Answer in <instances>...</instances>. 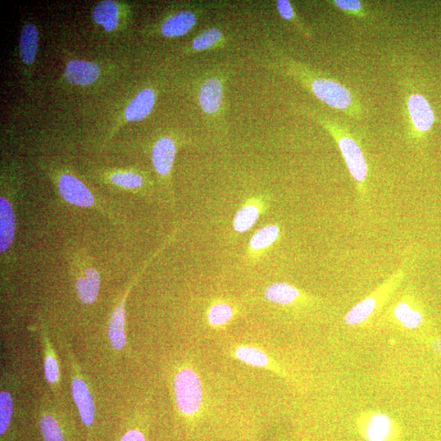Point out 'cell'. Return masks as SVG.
Returning a JSON list of instances; mask_svg holds the SVG:
<instances>
[{
    "label": "cell",
    "instance_id": "cell-1",
    "mask_svg": "<svg viewBox=\"0 0 441 441\" xmlns=\"http://www.w3.org/2000/svg\"><path fill=\"white\" fill-rule=\"evenodd\" d=\"M285 67L289 75L301 82L320 101L354 119H360L363 113L360 102L339 82L319 75L293 61L286 63Z\"/></svg>",
    "mask_w": 441,
    "mask_h": 441
},
{
    "label": "cell",
    "instance_id": "cell-2",
    "mask_svg": "<svg viewBox=\"0 0 441 441\" xmlns=\"http://www.w3.org/2000/svg\"><path fill=\"white\" fill-rule=\"evenodd\" d=\"M314 119L320 123L333 136L343 154L350 174L356 181L359 190L366 192L368 165L360 144L348 128L340 123L313 111H309Z\"/></svg>",
    "mask_w": 441,
    "mask_h": 441
},
{
    "label": "cell",
    "instance_id": "cell-3",
    "mask_svg": "<svg viewBox=\"0 0 441 441\" xmlns=\"http://www.w3.org/2000/svg\"><path fill=\"white\" fill-rule=\"evenodd\" d=\"M359 433L366 441H398L401 427L393 417L380 411L365 413L357 422Z\"/></svg>",
    "mask_w": 441,
    "mask_h": 441
},
{
    "label": "cell",
    "instance_id": "cell-4",
    "mask_svg": "<svg viewBox=\"0 0 441 441\" xmlns=\"http://www.w3.org/2000/svg\"><path fill=\"white\" fill-rule=\"evenodd\" d=\"M175 393L177 406L185 415H194L201 408L202 386L193 370L183 369L179 372L175 379Z\"/></svg>",
    "mask_w": 441,
    "mask_h": 441
},
{
    "label": "cell",
    "instance_id": "cell-5",
    "mask_svg": "<svg viewBox=\"0 0 441 441\" xmlns=\"http://www.w3.org/2000/svg\"><path fill=\"white\" fill-rule=\"evenodd\" d=\"M58 188L62 197L67 202L80 207L93 206L94 197L92 192L75 176H61L58 181Z\"/></svg>",
    "mask_w": 441,
    "mask_h": 441
},
{
    "label": "cell",
    "instance_id": "cell-6",
    "mask_svg": "<svg viewBox=\"0 0 441 441\" xmlns=\"http://www.w3.org/2000/svg\"><path fill=\"white\" fill-rule=\"evenodd\" d=\"M407 111L411 124L417 132L426 133L433 126L435 120L433 108L422 95L413 93L408 97Z\"/></svg>",
    "mask_w": 441,
    "mask_h": 441
},
{
    "label": "cell",
    "instance_id": "cell-7",
    "mask_svg": "<svg viewBox=\"0 0 441 441\" xmlns=\"http://www.w3.org/2000/svg\"><path fill=\"white\" fill-rule=\"evenodd\" d=\"M224 102V85L217 77L208 78L199 92V103L202 111L209 116L216 115Z\"/></svg>",
    "mask_w": 441,
    "mask_h": 441
},
{
    "label": "cell",
    "instance_id": "cell-8",
    "mask_svg": "<svg viewBox=\"0 0 441 441\" xmlns=\"http://www.w3.org/2000/svg\"><path fill=\"white\" fill-rule=\"evenodd\" d=\"M176 152L175 141L170 136H163L154 143L152 153V163L159 174L163 177L170 174Z\"/></svg>",
    "mask_w": 441,
    "mask_h": 441
},
{
    "label": "cell",
    "instance_id": "cell-9",
    "mask_svg": "<svg viewBox=\"0 0 441 441\" xmlns=\"http://www.w3.org/2000/svg\"><path fill=\"white\" fill-rule=\"evenodd\" d=\"M101 75V68L92 62L71 60L67 62L65 76L72 84L86 86L93 84Z\"/></svg>",
    "mask_w": 441,
    "mask_h": 441
},
{
    "label": "cell",
    "instance_id": "cell-10",
    "mask_svg": "<svg viewBox=\"0 0 441 441\" xmlns=\"http://www.w3.org/2000/svg\"><path fill=\"white\" fill-rule=\"evenodd\" d=\"M197 15L192 11L183 10L168 17L161 26V33L166 37H179L188 34L197 24Z\"/></svg>",
    "mask_w": 441,
    "mask_h": 441
},
{
    "label": "cell",
    "instance_id": "cell-11",
    "mask_svg": "<svg viewBox=\"0 0 441 441\" xmlns=\"http://www.w3.org/2000/svg\"><path fill=\"white\" fill-rule=\"evenodd\" d=\"M156 101V94L152 89L140 91L127 107L125 119L131 122L144 120L152 113Z\"/></svg>",
    "mask_w": 441,
    "mask_h": 441
},
{
    "label": "cell",
    "instance_id": "cell-12",
    "mask_svg": "<svg viewBox=\"0 0 441 441\" xmlns=\"http://www.w3.org/2000/svg\"><path fill=\"white\" fill-rule=\"evenodd\" d=\"M16 231L15 212L6 197L0 198V252L10 248Z\"/></svg>",
    "mask_w": 441,
    "mask_h": 441
},
{
    "label": "cell",
    "instance_id": "cell-13",
    "mask_svg": "<svg viewBox=\"0 0 441 441\" xmlns=\"http://www.w3.org/2000/svg\"><path fill=\"white\" fill-rule=\"evenodd\" d=\"M73 397L79 408L82 420L86 425L93 424L95 416V406L92 395L83 380L74 379L72 381Z\"/></svg>",
    "mask_w": 441,
    "mask_h": 441
},
{
    "label": "cell",
    "instance_id": "cell-14",
    "mask_svg": "<svg viewBox=\"0 0 441 441\" xmlns=\"http://www.w3.org/2000/svg\"><path fill=\"white\" fill-rule=\"evenodd\" d=\"M101 279L97 270L90 268L85 271V277H80L76 281L77 294L85 304H92L96 301L99 293Z\"/></svg>",
    "mask_w": 441,
    "mask_h": 441
},
{
    "label": "cell",
    "instance_id": "cell-15",
    "mask_svg": "<svg viewBox=\"0 0 441 441\" xmlns=\"http://www.w3.org/2000/svg\"><path fill=\"white\" fill-rule=\"evenodd\" d=\"M39 31L33 24H27L21 30L20 56L26 65L33 64L38 51Z\"/></svg>",
    "mask_w": 441,
    "mask_h": 441
},
{
    "label": "cell",
    "instance_id": "cell-16",
    "mask_svg": "<svg viewBox=\"0 0 441 441\" xmlns=\"http://www.w3.org/2000/svg\"><path fill=\"white\" fill-rule=\"evenodd\" d=\"M126 295L119 307L114 311L110 322H109L108 334L111 343L116 350H122L126 344L125 331Z\"/></svg>",
    "mask_w": 441,
    "mask_h": 441
},
{
    "label": "cell",
    "instance_id": "cell-17",
    "mask_svg": "<svg viewBox=\"0 0 441 441\" xmlns=\"http://www.w3.org/2000/svg\"><path fill=\"white\" fill-rule=\"evenodd\" d=\"M119 15V6L111 0L100 2L95 6L93 12L94 21L102 26L107 31H112L116 28Z\"/></svg>",
    "mask_w": 441,
    "mask_h": 441
},
{
    "label": "cell",
    "instance_id": "cell-18",
    "mask_svg": "<svg viewBox=\"0 0 441 441\" xmlns=\"http://www.w3.org/2000/svg\"><path fill=\"white\" fill-rule=\"evenodd\" d=\"M262 212L261 204L249 202L240 209L234 218L233 227L239 233H244L256 224Z\"/></svg>",
    "mask_w": 441,
    "mask_h": 441
},
{
    "label": "cell",
    "instance_id": "cell-19",
    "mask_svg": "<svg viewBox=\"0 0 441 441\" xmlns=\"http://www.w3.org/2000/svg\"><path fill=\"white\" fill-rule=\"evenodd\" d=\"M393 316L404 328L408 330L418 328L424 321L422 314L406 301L399 302L395 306Z\"/></svg>",
    "mask_w": 441,
    "mask_h": 441
},
{
    "label": "cell",
    "instance_id": "cell-20",
    "mask_svg": "<svg viewBox=\"0 0 441 441\" xmlns=\"http://www.w3.org/2000/svg\"><path fill=\"white\" fill-rule=\"evenodd\" d=\"M377 299L370 296L357 303L350 310L344 317L345 324L356 326L362 324L372 316L376 310Z\"/></svg>",
    "mask_w": 441,
    "mask_h": 441
},
{
    "label": "cell",
    "instance_id": "cell-21",
    "mask_svg": "<svg viewBox=\"0 0 441 441\" xmlns=\"http://www.w3.org/2000/svg\"><path fill=\"white\" fill-rule=\"evenodd\" d=\"M299 290L287 283H276L268 286L265 291V297L270 302L288 305L296 301L299 297Z\"/></svg>",
    "mask_w": 441,
    "mask_h": 441
},
{
    "label": "cell",
    "instance_id": "cell-22",
    "mask_svg": "<svg viewBox=\"0 0 441 441\" xmlns=\"http://www.w3.org/2000/svg\"><path fill=\"white\" fill-rule=\"evenodd\" d=\"M280 235V227L271 224L263 226L252 236L249 242V248L252 253H258L264 251L271 246L279 238Z\"/></svg>",
    "mask_w": 441,
    "mask_h": 441
},
{
    "label": "cell",
    "instance_id": "cell-23",
    "mask_svg": "<svg viewBox=\"0 0 441 441\" xmlns=\"http://www.w3.org/2000/svg\"><path fill=\"white\" fill-rule=\"evenodd\" d=\"M235 356L241 361L253 366L264 367L269 362L267 354L255 348L240 347L236 350Z\"/></svg>",
    "mask_w": 441,
    "mask_h": 441
},
{
    "label": "cell",
    "instance_id": "cell-24",
    "mask_svg": "<svg viewBox=\"0 0 441 441\" xmlns=\"http://www.w3.org/2000/svg\"><path fill=\"white\" fill-rule=\"evenodd\" d=\"M222 39V33L219 29L211 28L204 31L192 41V48L194 51H204L215 46Z\"/></svg>",
    "mask_w": 441,
    "mask_h": 441
},
{
    "label": "cell",
    "instance_id": "cell-25",
    "mask_svg": "<svg viewBox=\"0 0 441 441\" xmlns=\"http://www.w3.org/2000/svg\"><path fill=\"white\" fill-rule=\"evenodd\" d=\"M40 427L45 441H65L60 426L51 415H44L41 418Z\"/></svg>",
    "mask_w": 441,
    "mask_h": 441
},
{
    "label": "cell",
    "instance_id": "cell-26",
    "mask_svg": "<svg viewBox=\"0 0 441 441\" xmlns=\"http://www.w3.org/2000/svg\"><path fill=\"white\" fill-rule=\"evenodd\" d=\"M233 316V308L228 304L217 303L209 309L208 319L213 325H222L228 322Z\"/></svg>",
    "mask_w": 441,
    "mask_h": 441
},
{
    "label": "cell",
    "instance_id": "cell-27",
    "mask_svg": "<svg viewBox=\"0 0 441 441\" xmlns=\"http://www.w3.org/2000/svg\"><path fill=\"white\" fill-rule=\"evenodd\" d=\"M110 179L112 183L129 189L141 188L144 181L142 176L133 172H116Z\"/></svg>",
    "mask_w": 441,
    "mask_h": 441
},
{
    "label": "cell",
    "instance_id": "cell-28",
    "mask_svg": "<svg viewBox=\"0 0 441 441\" xmlns=\"http://www.w3.org/2000/svg\"><path fill=\"white\" fill-rule=\"evenodd\" d=\"M12 413V398L6 390L0 393V434L6 433L10 424Z\"/></svg>",
    "mask_w": 441,
    "mask_h": 441
},
{
    "label": "cell",
    "instance_id": "cell-29",
    "mask_svg": "<svg viewBox=\"0 0 441 441\" xmlns=\"http://www.w3.org/2000/svg\"><path fill=\"white\" fill-rule=\"evenodd\" d=\"M334 6L347 15L366 17L367 11L361 1L358 0H334Z\"/></svg>",
    "mask_w": 441,
    "mask_h": 441
},
{
    "label": "cell",
    "instance_id": "cell-30",
    "mask_svg": "<svg viewBox=\"0 0 441 441\" xmlns=\"http://www.w3.org/2000/svg\"><path fill=\"white\" fill-rule=\"evenodd\" d=\"M44 371L46 379L51 384H55L58 379V367L55 359L48 356L44 362Z\"/></svg>",
    "mask_w": 441,
    "mask_h": 441
},
{
    "label": "cell",
    "instance_id": "cell-31",
    "mask_svg": "<svg viewBox=\"0 0 441 441\" xmlns=\"http://www.w3.org/2000/svg\"><path fill=\"white\" fill-rule=\"evenodd\" d=\"M280 15L287 21H294L295 12L292 4L288 0H279L276 2Z\"/></svg>",
    "mask_w": 441,
    "mask_h": 441
},
{
    "label": "cell",
    "instance_id": "cell-32",
    "mask_svg": "<svg viewBox=\"0 0 441 441\" xmlns=\"http://www.w3.org/2000/svg\"><path fill=\"white\" fill-rule=\"evenodd\" d=\"M121 441H145L144 435L138 431L133 430L127 433Z\"/></svg>",
    "mask_w": 441,
    "mask_h": 441
},
{
    "label": "cell",
    "instance_id": "cell-33",
    "mask_svg": "<svg viewBox=\"0 0 441 441\" xmlns=\"http://www.w3.org/2000/svg\"><path fill=\"white\" fill-rule=\"evenodd\" d=\"M433 348L435 351L441 356V339H436L433 341Z\"/></svg>",
    "mask_w": 441,
    "mask_h": 441
}]
</instances>
